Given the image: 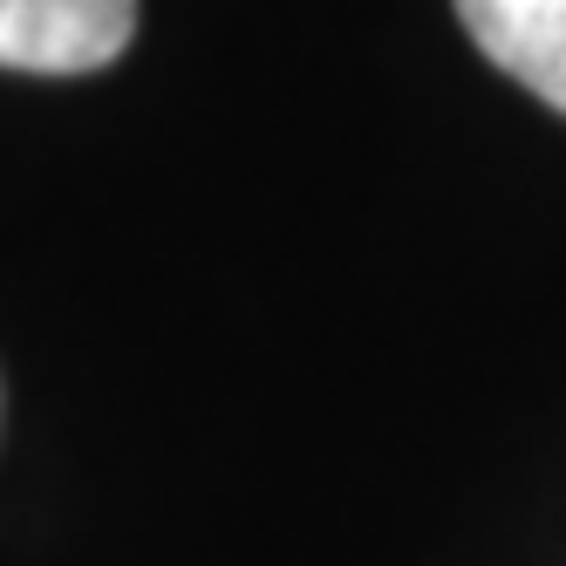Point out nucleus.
<instances>
[{
    "label": "nucleus",
    "instance_id": "f257e3e1",
    "mask_svg": "<svg viewBox=\"0 0 566 566\" xmlns=\"http://www.w3.org/2000/svg\"><path fill=\"white\" fill-rule=\"evenodd\" d=\"M137 34V0H0V69L90 75Z\"/></svg>",
    "mask_w": 566,
    "mask_h": 566
},
{
    "label": "nucleus",
    "instance_id": "f03ea898",
    "mask_svg": "<svg viewBox=\"0 0 566 566\" xmlns=\"http://www.w3.org/2000/svg\"><path fill=\"white\" fill-rule=\"evenodd\" d=\"M458 21L484 62L566 116V0H458Z\"/></svg>",
    "mask_w": 566,
    "mask_h": 566
}]
</instances>
